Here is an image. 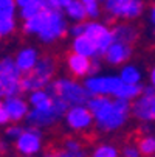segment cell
Here are the masks:
<instances>
[{
    "instance_id": "484cf974",
    "label": "cell",
    "mask_w": 155,
    "mask_h": 157,
    "mask_svg": "<svg viewBox=\"0 0 155 157\" xmlns=\"http://www.w3.org/2000/svg\"><path fill=\"white\" fill-rule=\"evenodd\" d=\"M93 157H118V151L113 146L102 145L93 152Z\"/></svg>"
},
{
    "instance_id": "83f0119b",
    "label": "cell",
    "mask_w": 155,
    "mask_h": 157,
    "mask_svg": "<svg viewBox=\"0 0 155 157\" xmlns=\"http://www.w3.org/2000/svg\"><path fill=\"white\" fill-rule=\"evenodd\" d=\"M45 157H84V152L82 151H59V152H51V154H47Z\"/></svg>"
},
{
    "instance_id": "e575fe53",
    "label": "cell",
    "mask_w": 155,
    "mask_h": 157,
    "mask_svg": "<svg viewBox=\"0 0 155 157\" xmlns=\"http://www.w3.org/2000/svg\"><path fill=\"white\" fill-rule=\"evenodd\" d=\"M16 2H17L20 6H27V5H30V3L36 2V0H16Z\"/></svg>"
},
{
    "instance_id": "277c9868",
    "label": "cell",
    "mask_w": 155,
    "mask_h": 157,
    "mask_svg": "<svg viewBox=\"0 0 155 157\" xmlns=\"http://www.w3.org/2000/svg\"><path fill=\"white\" fill-rule=\"evenodd\" d=\"M129 112H130V106L127 100H123V98L115 100L107 114L101 120H98V128L104 131H112V129L120 128L127 120Z\"/></svg>"
},
{
    "instance_id": "4316f807",
    "label": "cell",
    "mask_w": 155,
    "mask_h": 157,
    "mask_svg": "<svg viewBox=\"0 0 155 157\" xmlns=\"http://www.w3.org/2000/svg\"><path fill=\"white\" fill-rule=\"evenodd\" d=\"M13 30H14V20H13V17L0 20V36H6Z\"/></svg>"
},
{
    "instance_id": "8fae6325",
    "label": "cell",
    "mask_w": 155,
    "mask_h": 157,
    "mask_svg": "<svg viewBox=\"0 0 155 157\" xmlns=\"http://www.w3.org/2000/svg\"><path fill=\"white\" fill-rule=\"evenodd\" d=\"M92 118H93L92 110L87 107H82V106H73L67 112V123L70 124V128L76 131L88 128L92 124Z\"/></svg>"
},
{
    "instance_id": "9c48e42d",
    "label": "cell",
    "mask_w": 155,
    "mask_h": 157,
    "mask_svg": "<svg viewBox=\"0 0 155 157\" xmlns=\"http://www.w3.org/2000/svg\"><path fill=\"white\" fill-rule=\"evenodd\" d=\"M132 114L141 121H155V95H141L132 106Z\"/></svg>"
},
{
    "instance_id": "f546056e",
    "label": "cell",
    "mask_w": 155,
    "mask_h": 157,
    "mask_svg": "<svg viewBox=\"0 0 155 157\" xmlns=\"http://www.w3.org/2000/svg\"><path fill=\"white\" fill-rule=\"evenodd\" d=\"M85 10H87V14H88V17H96V16L99 14V10H98V5H96V2L85 3Z\"/></svg>"
},
{
    "instance_id": "ab89813d",
    "label": "cell",
    "mask_w": 155,
    "mask_h": 157,
    "mask_svg": "<svg viewBox=\"0 0 155 157\" xmlns=\"http://www.w3.org/2000/svg\"><path fill=\"white\" fill-rule=\"evenodd\" d=\"M152 157H155V155H152Z\"/></svg>"
},
{
    "instance_id": "44dd1931",
    "label": "cell",
    "mask_w": 155,
    "mask_h": 157,
    "mask_svg": "<svg viewBox=\"0 0 155 157\" xmlns=\"http://www.w3.org/2000/svg\"><path fill=\"white\" fill-rule=\"evenodd\" d=\"M67 13L70 17L82 22L87 16V10H85V3L81 2V0H72L70 5L67 6Z\"/></svg>"
},
{
    "instance_id": "e0dca14e",
    "label": "cell",
    "mask_w": 155,
    "mask_h": 157,
    "mask_svg": "<svg viewBox=\"0 0 155 157\" xmlns=\"http://www.w3.org/2000/svg\"><path fill=\"white\" fill-rule=\"evenodd\" d=\"M112 34H113V39L116 42H124V44H132L137 40V28L132 27V25H126V24H121V25H116L113 30H112Z\"/></svg>"
},
{
    "instance_id": "836d02e7",
    "label": "cell",
    "mask_w": 155,
    "mask_h": 157,
    "mask_svg": "<svg viewBox=\"0 0 155 157\" xmlns=\"http://www.w3.org/2000/svg\"><path fill=\"white\" fill-rule=\"evenodd\" d=\"M143 95H155V86H146L143 87Z\"/></svg>"
},
{
    "instance_id": "ac0fdd59",
    "label": "cell",
    "mask_w": 155,
    "mask_h": 157,
    "mask_svg": "<svg viewBox=\"0 0 155 157\" xmlns=\"http://www.w3.org/2000/svg\"><path fill=\"white\" fill-rule=\"evenodd\" d=\"M36 61H37V53L31 48H27V50H22L16 59V64L19 67L20 72H30L33 67L36 65Z\"/></svg>"
},
{
    "instance_id": "30bf717a",
    "label": "cell",
    "mask_w": 155,
    "mask_h": 157,
    "mask_svg": "<svg viewBox=\"0 0 155 157\" xmlns=\"http://www.w3.org/2000/svg\"><path fill=\"white\" fill-rule=\"evenodd\" d=\"M17 149L25 155L36 154L40 149V132L36 129L24 131L17 137Z\"/></svg>"
},
{
    "instance_id": "74e56055",
    "label": "cell",
    "mask_w": 155,
    "mask_h": 157,
    "mask_svg": "<svg viewBox=\"0 0 155 157\" xmlns=\"http://www.w3.org/2000/svg\"><path fill=\"white\" fill-rule=\"evenodd\" d=\"M150 20L155 24V6H153V8H152V11H150Z\"/></svg>"
},
{
    "instance_id": "4fadbf2b",
    "label": "cell",
    "mask_w": 155,
    "mask_h": 157,
    "mask_svg": "<svg viewBox=\"0 0 155 157\" xmlns=\"http://www.w3.org/2000/svg\"><path fill=\"white\" fill-rule=\"evenodd\" d=\"M3 106H5V110H6L9 120H14V121L22 120V118L27 115V112H28L27 103L24 100L17 98L16 95L14 97H8V100L5 101Z\"/></svg>"
},
{
    "instance_id": "d6986e66",
    "label": "cell",
    "mask_w": 155,
    "mask_h": 157,
    "mask_svg": "<svg viewBox=\"0 0 155 157\" xmlns=\"http://www.w3.org/2000/svg\"><path fill=\"white\" fill-rule=\"evenodd\" d=\"M140 94H143V87L140 84H130V82H123L120 86V89L115 92L116 98H123V100H132L137 98Z\"/></svg>"
},
{
    "instance_id": "5b68a950",
    "label": "cell",
    "mask_w": 155,
    "mask_h": 157,
    "mask_svg": "<svg viewBox=\"0 0 155 157\" xmlns=\"http://www.w3.org/2000/svg\"><path fill=\"white\" fill-rule=\"evenodd\" d=\"M143 0H105V10L115 17L135 19L143 13Z\"/></svg>"
},
{
    "instance_id": "52a82bcc",
    "label": "cell",
    "mask_w": 155,
    "mask_h": 157,
    "mask_svg": "<svg viewBox=\"0 0 155 157\" xmlns=\"http://www.w3.org/2000/svg\"><path fill=\"white\" fill-rule=\"evenodd\" d=\"M84 34L88 36L96 44L98 55H104L107 52V48L115 42L112 31L101 24H85V33Z\"/></svg>"
},
{
    "instance_id": "3957f363",
    "label": "cell",
    "mask_w": 155,
    "mask_h": 157,
    "mask_svg": "<svg viewBox=\"0 0 155 157\" xmlns=\"http://www.w3.org/2000/svg\"><path fill=\"white\" fill-rule=\"evenodd\" d=\"M22 90L20 70L14 61L3 59L0 62V97H14Z\"/></svg>"
},
{
    "instance_id": "9a60e30c",
    "label": "cell",
    "mask_w": 155,
    "mask_h": 157,
    "mask_svg": "<svg viewBox=\"0 0 155 157\" xmlns=\"http://www.w3.org/2000/svg\"><path fill=\"white\" fill-rule=\"evenodd\" d=\"M110 107H112V101L109 98H105L104 95H93V98L88 100V109L92 110V114L96 118V121L101 120L107 114Z\"/></svg>"
},
{
    "instance_id": "7402d4cb",
    "label": "cell",
    "mask_w": 155,
    "mask_h": 157,
    "mask_svg": "<svg viewBox=\"0 0 155 157\" xmlns=\"http://www.w3.org/2000/svg\"><path fill=\"white\" fill-rule=\"evenodd\" d=\"M138 148L143 155H147V157L155 155V136L153 134H147V136L141 137L138 142Z\"/></svg>"
},
{
    "instance_id": "f1b7e54d",
    "label": "cell",
    "mask_w": 155,
    "mask_h": 157,
    "mask_svg": "<svg viewBox=\"0 0 155 157\" xmlns=\"http://www.w3.org/2000/svg\"><path fill=\"white\" fill-rule=\"evenodd\" d=\"M123 157H141V151L137 146H127L123 151Z\"/></svg>"
},
{
    "instance_id": "4dcf8cb0",
    "label": "cell",
    "mask_w": 155,
    "mask_h": 157,
    "mask_svg": "<svg viewBox=\"0 0 155 157\" xmlns=\"http://www.w3.org/2000/svg\"><path fill=\"white\" fill-rule=\"evenodd\" d=\"M72 33H73L75 36L84 34V33H85V24H78V25H75V27L72 28Z\"/></svg>"
},
{
    "instance_id": "1f68e13d",
    "label": "cell",
    "mask_w": 155,
    "mask_h": 157,
    "mask_svg": "<svg viewBox=\"0 0 155 157\" xmlns=\"http://www.w3.org/2000/svg\"><path fill=\"white\" fill-rule=\"evenodd\" d=\"M9 120V117H8V114H6V110H5V106L0 103V124H3V123H6Z\"/></svg>"
},
{
    "instance_id": "ffe728a7",
    "label": "cell",
    "mask_w": 155,
    "mask_h": 157,
    "mask_svg": "<svg viewBox=\"0 0 155 157\" xmlns=\"http://www.w3.org/2000/svg\"><path fill=\"white\" fill-rule=\"evenodd\" d=\"M30 101L33 103V106L36 109H51V104H53V98L50 97V94L40 90V89L33 90Z\"/></svg>"
},
{
    "instance_id": "f35d334b",
    "label": "cell",
    "mask_w": 155,
    "mask_h": 157,
    "mask_svg": "<svg viewBox=\"0 0 155 157\" xmlns=\"http://www.w3.org/2000/svg\"><path fill=\"white\" fill-rule=\"evenodd\" d=\"M81 2H84V3H90V2H96V0H81Z\"/></svg>"
},
{
    "instance_id": "8d00e7d4",
    "label": "cell",
    "mask_w": 155,
    "mask_h": 157,
    "mask_svg": "<svg viewBox=\"0 0 155 157\" xmlns=\"http://www.w3.org/2000/svg\"><path fill=\"white\" fill-rule=\"evenodd\" d=\"M150 84H152V86H155V67H153L152 72H150Z\"/></svg>"
},
{
    "instance_id": "8992f818",
    "label": "cell",
    "mask_w": 155,
    "mask_h": 157,
    "mask_svg": "<svg viewBox=\"0 0 155 157\" xmlns=\"http://www.w3.org/2000/svg\"><path fill=\"white\" fill-rule=\"evenodd\" d=\"M65 31V20L59 10H47V19L43 28L40 30L39 36L45 42H53L57 37H61Z\"/></svg>"
},
{
    "instance_id": "2e32d148",
    "label": "cell",
    "mask_w": 155,
    "mask_h": 157,
    "mask_svg": "<svg viewBox=\"0 0 155 157\" xmlns=\"http://www.w3.org/2000/svg\"><path fill=\"white\" fill-rule=\"evenodd\" d=\"M73 50L75 53L84 55L87 58H92L95 55H98V48H96V44L85 34L76 36L75 42H73Z\"/></svg>"
},
{
    "instance_id": "d6a6232c",
    "label": "cell",
    "mask_w": 155,
    "mask_h": 157,
    "mask_svg": "<svg viewBox=\"0 0 155 157\" xmlns=\"http://www.w3.org/2000/svg\"><path fill=\"white\" fill-rule=\"evenodd\" d=\"M24 132L20 128H9L8 131H6V134H8V137H19L20 134Z\"/></svg>"
},
{
    "instance_id": "d590c367",
    "label": "cell",
    "mask_w": 155,
    "mask_h": 157,
    "mask_svg": "<svg viewBox=\"0 0 155 157\" xmlns=\"http://www.w3.org/2000/svg\"><path fill=\"white\" fill-rule=\"evenodd\" d=\"M57 2H59L61 8H62V6H65V8H67V6L70 5V2H72V0H57Z\"/></svg>"
},
{
    "instance_id": "7a4b0ae2",
    "label": "cell",
    "mask_w": 155,
    "mask_h": 157,
    "mask_svg": "<svg viewBox=\"0 0 155 157\" xmlns=\"http://www.w3.org/2000/svg\"><path fill=\"white\" fill-rule=\"evenodd\" d=\"M54 73V61L51 58H42L30 72H25L22 78V90H37L48 84V79Z\"/></svg>"
},
{
    "instance_id": "6da1fadb",
    "label": "cell",
    "mask_w": 155,
    "mask_h": 157,
    "mask_svg": "<svg viewBox=\"0 0 155 157\" xmlns=\"http://www.w3.org/2000/svg\"><path fill=\"white\" fill-rule=\"evenodd\" d=\"M48 94H51L50 97L53 98L62 100L68 106H82L88 103V95H90L88 90H85L84 87L68 79H59L53 82L48 87Z\"/></svg>"
},
{
    "instance_id": "7c38bea8",
    "label": "cell",
    "mask_w": 155,
    "mask_h": 157,
    "mask_svg": "<svg viewBox=\"0 0 155 157\" xmlns=\"http://www.w3.org/2000/svg\"><path fill=\"white\" fill-rule=\"evenodd\" d=\"M130 53H132V48H130V44H124V42H113L112 45L107 48V52L104 53L105 59L110 62V64H121L124 62L126 59L130 58Z\"/></svg>"
},
{
    "instance_id": "cb8c5ba5",
    "label": "cell",
    "mask_w": 155,
    "mask_h": 157,
    "mask_svg": "<svg viewBox=\"0 0 155 157\" xmlns=\"http://www.w3.org/2000/svg\"><path fill=\"white\" fill-rule=\"evenodd\" d=\"M42 10H45V2H43V0H36V2H33L27 6H22V17L25 20L31 19L36 14H39Z\"/></svg>"
},
{
    "instance_id": "d4e9b609",
    "label": "cell",
    "mask_w": 155,
    "mask_h": 157,
    "mask_svg": "<svg viewBox=\"0 0 155 157\" xmlns=\"http://www.w3.org/2000/svg\"><path fill=\"white\" fill-rule=\"evenodd\" d=\"M14 14V0H0V20L11 19Z\"/></svg>"
},
{
    "instance_id": "60d3db41",
    "label": "cell",
    "mask_w": 155,
    "mask_h": 157,
    "mask_svg": "<svg viewBox=\"0 0 155 157\" xmlns=\"http://www.w3.org/2000/svg\"><path fill=\"white\" fill-rule=\"evenodd\" d=\"M153 33H155V31H153Z\"/></svg>"
},
{
    "instance_id": "ba28073f",
    "label": "cell",
    "mask_w": 155,
    "mask_h": 157,
    "mask_svg": "<svg viewBox=\"0 0 155 157\" xmlns=\"http://www.w3.org/2000/svg\"><path fill=\"white\" fill-rule=\"evenodd\" d=\"M123 84L121 78L116 76H102V78H90L85 81V87L90 95H107L113 94Z\"/></svg>"
},
{
    "instance_id": "5bb4252c",
    "label": "cell",
    "mask_w": 155,
    "mask_h": 157,
    "mask_svg": "<svg viewBox=\"0 0 155 157\" xmlns=\"http://www.w3.org/2000/svg\"><path fill=\"white\" fill-rule=\"evenodd\" d=\"M68 67H70V70H72L73 75L84 76V75L92 72V61H90V58H87L84 55L73 53L68 58Z\"/></svg>"
},
{
    "instance_id": "603a6c76",
    "label": "cell",
    "mask_w": 155,
    "mask_h": 157,
    "mask_svg": "<svg viewBox=\"0 0 155 157\" xmlns=\"http://www.w3.org/2000/svg\"><path fill=\"white\" fill-rule=\"evenodd\" d=\"M120 78L123 79V82L140 84V81H141V73H140V70L137 69V67L127 65V67H124V69L121 70V76H120Z\"/></svg>"
}]
</instances>
